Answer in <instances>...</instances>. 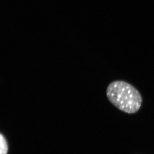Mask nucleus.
Instances as JSON below:
<instances>
[{
  "label": "nucleus",
  "mask_w": 154,
  "mask_h": 154,
  "mask_svg": "<svg viewBox=\"0 0 154 154\" xmlns=\"http://www.w3.org/2000/svg\"><path fill=\"white\" fill-rule=\"evenodd\" d=\"M0 154H7L8 152V146L6 139L2 134L0 136Z\"/></svg>",
  "instance_id": "obj_2"
},
{
  "label": "nucleus",
  "mask_w": 154,
  "mask_h": 154,
  "mask_svg": "<svg viewBox=\"0 0 154 154\" xmlns=\"http://www.w3.org/2000/svg\"><path fill=\"white\" fill-rule=\"evenodd\" d=\"M107 99L119 110L128 113H134L140 109L141 95L132 85L122 81H116L107 88Z\"/></svg>",
  "instance_id": "obj_1"
}]
</instances>
